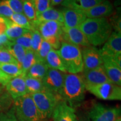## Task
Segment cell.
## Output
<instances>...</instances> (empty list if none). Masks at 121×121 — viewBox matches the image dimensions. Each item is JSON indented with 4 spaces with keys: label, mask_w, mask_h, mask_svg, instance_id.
<instances>
[{
    "label": "cell",
    "mask_w": 121,
    "mask_h": 121,
    "mask_svg": "<svg viewBox=\"0 0 121 121\" xmlns=\"http://www.w3.org/2000/svg\"><path fill=\"white\" fill-rule=\"evenodd\" d=\"M33 31L29 30L28 32L24 34L23 35L21 36L17 39L12 40V42L17 43L18 44L22 45V47L25 49H28L31 48V36H32Z\"/></svg>",
    "instance_id": "30"
},
{
    "label": "cell",
    "mask_w": 121,
    "mask_h": 121,
    "mask_svg": "<svg viewBox=\"0 0 121 121\" xmlns=\"http://www.w3.org/2000/svg\"><path fill=\"white\" fill-rule=\"evenodd\" d=\"M83 62V71L94 69L103 64L102 56L99 49L95 47H84L81 50Z\"/></svg>",
    "instance_id": "9"
},
{
    "label": "cell",
    "mask_w": 121,
    "mask_h": 121,
    "mask_svg": "<svg viewBox=\"0 0 121 121\" xmlns=\"http://www.w3.org/2000/svg\"><path fill=\"white\" fill-rule=\"evenodd\" d=\"M105 0H65L61 5L75 10H84L90 9Z\"/></svg>",
    "instance_id": "19"
},
{
    "label": "cell",
    "mask_w": 121,
    "mask_h": 121,
    "mask_svg": "<svg viewBox=\"0 0 121 121\" xmlns=\"http://www.w3.org/2000/svg\"><path fill=\"white\" fill-rule=\"evenodd\" d=\"M9 19L16 25L24 29L31 30V31L37 30L35 22L29 20L23 13H13Z\"/></svg>",
    "instance_id": "23"
},
{
    "label": "cell",
    "mask_w": 121,
    "mask_h": 121,
    "mask_svg": "<svg viewBox=\"0 0 121 121\" xmlns=\"http://www.w3.org/2000/svg\"><path fill=\"white\" fill-rule=\"evenodd\" d=\"M11 42L5 34L0 35V49H7Z\"/></svg>",
    "instance_id": "40"
},
{
    "label": "cell",
    "mask_w": 121,
    "mask_h": 121,
    "mask_svg": "<svg viewBox=\"0 0 121 121\" xmlns=\"http://www.w3.org/2000/svg\"><path fill=\"white\" fill-rule=\"evenodd\" d=\"M99 51L102 56L114 57L121 54V33L112 31Z\"/></svg>",
    "instance_id": "12"
},
{
    "label": "cell",
    "mask_w": 121,
    "mask_h": 121,
    "mask_svg": "<svg viewBox=\"0 0 121 121\" xmlns=\"http://www.w3.org/2000/svg\"><path fill=\"white\" fill-rule=\"evenodd\" d=\"M33 1L37 14L43 13L52 7L51 0H33Z\"/></svg>",
    "instance_id": "32"
},
{
    "label": "cell",
    "mask_w": 121,
    "mask_h": 121,
    "mask_svg": "<svg viewBox=\"0 0 121 121\" xmlns=\"http://www.w3.org/2000/svg\"><path fill=\"white\" fill-rule=\"evenodd\" d=\"M23 1V13L25 16L30 21H36L37 13L34 3L31 0H22Z\"/></svg>",
    "instance_id": "29"
},
{
    "label": "cell",
    "mask_w": 121,
    "mask_h": 121,
    "mask_svg": "<svg viewBox=\"0 0 121 121\" xmlns=\"http://www.w3.org/2000/svg\"><path fill=\"white\" fill-rule=\"evenodd\" d=\"M76 121H90V119L89 118L88 114H82L80 116H77Z\"/></svg>",
    "instance_id": "42"
},
{
    "label": "cell",
    "mask_w": 121,
    "mask_h": 121,
    "mask_svg": "<svg viewBox=\"0 0 121 121\" xmlns=\"http://www.w3.org/2000/svg\"><path fill=\"white\" fill-rule=\"evenodd\" d=\"M88 116L91 121H116L121 117V108L96 103L91 108Z\"/></svg>",
    "instance_id": "7"
},
{
    "label": "cell",
    "mask_w": 121,
    "mask_h": 121,
    "mask_svg": "<svg viewBox=\"0 0 121 121\" xmlns=\"http://www.w3.org/2000/svg\"><path fill=\"white\" fill-rule=\"evenodd\" d=\"M105 72L111 82L121 86V69L115 63L111 57L102 56Z\"/></svg>",
    "instance_id": "18"
},
{
    "label": "cell",
    "mask_w": 121,
    "mask_h": 121,
    "mask_svg": "<svg viewBox=\"0 0 121 121\" xmlns=\"http://www.w3.org/2000/svg\"><path fill=\"white\" fill-rule=\"evenodd\" d=\"M57 52L66 72L78 74L83 71V62L81 49L76 45L62 41Z\"/></svg>",
    "instance_id": "3"
},
{
    "label": "cell",
    "mask_w": 121,
    "mask_h": 121,
    "mask_svg": "<svg viewBox=\"0 0 121 121\" xmlns=\"http://www.w3.org/2000/svg\"><path fill=\"white\" fill-rule=\"evenodd\" d=\"M37 22V21H36ZM37 22V30L41 34L43 39L58 36L60 38L63 32L64 24L56 21H48ZM61 39V38H60Z\"/></svg>",
    "instance_id": "14"
},
{
    "label": "cell",
    "mask_w": 121,
    "mask_h": 121,
    "mask_svg": "<svg viewBox=\"0 0 121 121\" xmlns=\"http://www.w3.org/2000/svg\"><path fill=\"white\" fill-rule=\"evenodd\" d=\"M14 110L19 121H43L30 94L14 99Z\"/></svg>",
    "instance_id": "4"
},
{
    "label": "cell",
    "mask_w": 121,
    "mask_h": 121,
    "mask_svg": "<svg viewBox=\"0 0 121 121\" xmlns=\"http://www.w3.org/2000/svg\"><path fill=\"white\" fill-rule=\"evenodd\" d=\"M36 21L38 22L48 21H56L63 23L64 19L61 11L51 7L46 11H44L43 13H37Z\"/></svg>",
    "instance_id": "21"
},
{
    "label": "cell",
    "mask_w": 121,
    "mask_h": 121,
    "mask_svg": "<svg viewBox=\"0 0 121 121\" xmlns=\"http://www.w3.org/2000/svg\"><path fill=\"white\" fill-rule=\"evenodd\" d=\"M51 49H52L51 45L47 42L45 41L44 39H43L37 53L38 60L45 62L47 56L48 55V53L49 52Z\"/></svg>",
    "instance_id": "31"
},
{
    "label": "cell",
    "mask_w": 121,
    "mask_h": 121,
    "mask_svg": "<svg viewBox=\"0 0 121 121\" xmlns=\"http://www.w3.org/2000/svg\"><path fill=\"white\" fill-rule=\"evenodd\" d=\"M44 40L51 45L53 49L57 50V51L60 49L61 46L62 40L58 36H54V37L48 38Z\"/></svg>",
    "instance_id": "39"
},
{
    "label": "cell",
    "mask_w": 121,
    "mask_h": 121,
    "mask_svg": "<svg viewBox=\"0 0 121 121\" xmlns=\"http://www.w3.org/2000/svg\"><path fill=\"white\" fill-rule=\"evenodd\" d=\"M31 1H33V0H31Z\"/></svg>",
    "instance_id": "45"
},
{
    "label": "cell",
    "mask_w": 121,
    "mask_h": 121,
    "mask_svg": "<svg viewBox=\"0 0 121 121\" xmlns=\"http://www.w3.org/2000/svg\"><path fill=\"white\" fill-rule=\"evenodd\" d=\"M87 18H101L111 16L114 13V7L108 0L86 10H80Z\"/></svg>",
    "instance_id": "15"
},
{
    "label": "cell",
    "mask_w": 121,
    "mask_h": 121,
    "mask_svg": "<svg viewBox=\"0 0 121 121\" xmlns=\"http://www.w3.org/2000/svg\"><path fill=\"white\" fill-rule=\"evenodd\" d=\"M121 11H117L114 16L110 18V25L112 28L114 29L115 31L121 33Z\"/></svg>",
    "instance_id": "37"
},
{
    "label": "cell",
    "mask_w": 121,
    "mask_h": 121,
    "mask_svg": "<svg viewBox=\"0 0 121 121\" xmlns=\"http://www.w3.org/2000/svg\"><path fill=\"white\" fill-rule=\"evenodd\" d=\"M28 94H34L47 90L44 86L42 80L24 76Z\"/></svg>",
    "instance_id": "25"
},
{
    "label": "cell",
    "mask_w": 121,
    "mask_h": 121,
    "mask_svg": "<svg viewBox=\"0 0 121 121\" xmlns=\"http://www.w3.org/2000/svg\"><path fill=\"white\" fill-rule=\"evenodd\" d=\"M49 67L45 62L38 60L30 68L25 74V76L42 80L44 78Z\"/></svg>",
    "instance_id": "20"
},
{
    "label": "cell",
    "mask_w": 121,
    "mask_h": 121,
    "mask_svg": "<svg viewBox=\"0 0 121 121\" xmlns=\"http://www.w3.org/2000/svg\"><path fill=\"white\" fill-rule=\"evenodd\" d=\"M82 72L83 74L81 76L85 84L86 88L105 82H111L106 75L103 65L94 69Z\"/></svg>",
    "instance_id": "11"
},
{
    "label": "cell",
    "mask_w": 121,
    "mask_h": 121,
    "mask_svg": "<svg viewBox=\"0 0 121 121\" xmlns=\"http://www.w3.org/2000/svg\"><path fill=\"white\" fill-rule=\"evenodd\" d=\"M7 50L13 56V58L17 60L21 66V64L26 54V49L22 47V45L11 41Z\"/></svg>",
    "instance_id": "27"
},
{
    "label": "cell",
    "mask_w": 121,
    "mask_h": 121,
    "mask_svg": "<svg viewBox=\"0 0 121 121\" xmlns=\"http://www.w3.org/2000/svg\"><path fill=\"white\" fill-rule=\"evenodd\" d=\"M30 94L43 120L51 117L57 103L62 99L60 95L48 90Z\"/></svg>",
    "instance_id": "5"
},
{
    "label": "cell",
    "mask_w": 121,
    "mask_h": 121,
    "mask_svg": "<svg viewBox=\"0 0 121 121\" xmlns=\"http://www.w3.org/2000/svg\"><path fill=\"white\" fill-rule=\"evenodd\" d=\"M0 63H15L19 65L17 60L13 58L7 49H0Z\"/></svg>",
    "instance_id": "35"
},
{
    "label": "cell",
    "mask_w": 121,
    "mask_h": 121,
    "mask_svg": "<svg viewBox=\"0 0 121 121\" xmlns=\"http://www.w3.org/2000/svg\"><path fill=\"white\" fill-rule=\"evenodd\" d=\"M13 13V12L4 0L0 1V16L10 18Z\"/></svg>",
    "instance_id": "36"
},
{
    "label": "cell",
    "mask_w": 121,
    "mask_h": 121,
    "mask_svg": "<svg viewBox=\"0 0 121 121\" xmlns=\"http://www.w3.org/2000/svg\"><path fill=\"white\" fill-rule=\"evenodd\" d=\"M116 121H121V117H120L119 118H118Z\"/></svg>",
    "instance_id": "44"
},
{
    "label": "cell",
    "mask_w": 121,
    "mask_h": 121,
    "mask_svg": "<svg viewBox=\"0 0 121 121\" xmlns=\"http://www.w3.org/2000/svg\"><path fill=\"white\" fill-rule=\"evenodd\" d=\"M54 121H76L75 109L60 99L57 103L52 114Z\"/></svg>",
    "instance_id": "13"
},
{
    "label": "cell",
    "mask_w": 121,
    "mask_h": 121,
    "mask_svg": "<svg viewBox=\"0 0 121 121\" xmlns=\"http://www.w3.org/2000/svg\"><path fill=\"white\" fill-rule=\"evenodd\" d=\"M0 121H19L15 114L14 108L6 112L0 113Z\"/></svg>",
    "instance_id": "38"
},
{
    "label": "cell",
    "mask_w": 121,
    "mask_h": 121,
    "mask_svg": "<svg viewBox=\"0 0 121 121\" xmlns=\"http://www.w3.org/2000/svg\"><path fill=\"white\" fill-rule=\"evenodd\" d=\"M12 78L10 76L7 75L0 69V84L5 85L7 82Z\"/></svg>",
    "instance_id": "41"
},
{
    "label": "cell",
    "mask_w": 121,
    "mask_h": 121,
    "mask_svg": "<svg viewBox=\"0 0 121 121\" xmlns=\"http://www.w3.org/2000/svg\"><path fill=\"white\" fill-rule=\"evenodd\" d=\"M43 39L42 37L41 34H40V33L38 30L33 31L32 36H31V49L35 53H37Z\"/></svg>",
    "instance_id": "33"
},
{
    "label": "cell",
    "mask_w": 121,
    "mask_h": 121,
    "mask_svg": "<svg viewBox=\"0 0 121 121\" xmlns=\"http://www.w3.org/2000/svg\"><path fill=\"white\" fill-rule=\"evenodd\" d=\"M78 28L85 35L89 44L95 47L105 43L113 29L106 17L87 18Z\"/></svg>",
    "instance_id": "1"
},
{
    "label": "cell",
    "mask_w": 121,
    "mask_h": 121,
    "mask_svg": "<svg viewBox=\"0 0 121 121\" xmlns=\"http://www.w3.org/2000/svg\"><path fill=\"white\" fill-rule=\"evenodd\" d=\"M65 74V72L57 69H48L44 78L42 79L45 88L60 96L64 82Z\"/></svg>",
    "instance_id": "8"
},
{
    "label": "cell",
    "mask_w": 121,
    "mask_h": 121,
    "mask_svg": "<svg viewBox=\"0 0 121 121\" xmlns=\"http://www.w3.org/2000/svg\"><path fill=\"white\" fill-rule=\"evenodd\" d=\"M86 87L81 75L66 73L60 94L62 99L75 108L83 102L85 96Z\"/></svg>",
    "instance_id": "2"
},
{
    "label": "cell",
    "mask_w": 121,
    "mask_h": 121,
    "mask_svg": "<svg viewBox=\"0 0 121 121\" xmlns=\"http://www.w3.org/2000/svg\"><path fill=\"white\" fill-rule=\"evenodd\" d=\"M96 97L104 100H121V87L112 82L87 87L86 88Z\"/></svg>",
    "instance_id": "6"
},
{
    "label": "cell",
    "mask_w": 121,
    "mask_h": 121,
    "mask_svg": "<svg viewBox=\"0 0 121 121\" xmlns=\"http://www.w3.org/2000/svg\"><path fill=\"white\" fill-rule=\"evenodd\" d=\"M0 69L12 78L22 75L21 66L15 63H1Z\"/></svg>",
    "instance_id": "28"
},
{
    "label": "cell",
    "mask_w": 121,
    "mask_h": 121,
    "mask_svg": "<svg viewBox=\"0 0 121 121\" xmlns=\"http://www.w3.org/2000/svg\"><path fill=\"white\" fill-rule=\"evenodd\" d=\"M65 0H51V4H52V6L59 5V4H61Z\"/></svg>",
    "instance_id": "43"
},
{
    "label": "cell",
    "mask_w": 121,
    "mask_h": 121,
    "mask_svg": "<svg viewBox=\"0 0 121 121\" xmlns=\"http://www.w3.org/2000/svg\"><path fill=\"white\" fill-rule=\"evenodd\" d=\"M61 12L64 19L63 24L67 28L78 27L87 19L84 13L80 10L63 7Z\"/></svg>",
    "instance_id": "16"
},
{
    "label": "cell",
    "mask_w": 121,
    "mask_h": 121,
    "mask_svg": "<svg viewBox=\"0 0 121 121\" xmlns=\"http://www.w3.org/2000/svg\"><path fill=\"white\" fill-rule=\"evenodd\" d=\"M5 86L7 91L13 99L28 94L23 75L12 78Z\"/></svg>",
    "instance_id": "17"
},
{
    "label": "cell",
    "mask_w": 121,
    "mask_h": 121,
    "mask_svg": "<svg viewBox=\"0 0 121 121\" xmlns=\"http://www.w3.org/2000/svg\"><path fill=\"white\" fill-rule=\"evenodd\" d=\"M62 30V34L60 37L62 42H68L78 47H86L91 46L85 35L78 27L67 28L64 25Z\"/></svg>",
    "instance_id": "10"
},
{
    "label": "cell",
    "mask_w": 121,
    "mask_h": 121,
    "mask_svg": "<svg viewBox=\"0 0 121 121\" xmlns=\"http://www.w3.org/2000/svg\"><path fill=\"white\" fill-rule=\"evenodd\" d=\"M45 63L49 69H57L63 72H66L57 50L53 48L51 49L45 58Z\"/></svg>",
    "instance_id": "22"
},
{
    "label": "cell",
    "mask_w": 121,
    "mask_h": 121,
    "mask_svg": "<svg viewBox=\"0 0 121 121\" xmlns=\"http://www.w3.org/2000/svg\"><path fill=\"white\" fill-rule=\"evenodd\" d=\"M38 60L37 53H35L32 49H26V54L21 64V69L22 72V75L25 76L27 71L35 62Z\"/></svg>",
    "instance_id": "26"
},
{
    "label": "cell",
    "mask_w": 121,
    "mask_h": 121,
    "mask_svg": "<svg viewBox=\"0 0 121 121\" xmlns=\"http://www.w3.org/2000/svg\"><path fill=\"white\" fill-rule=\"evenodd\" d=\"M13 13H23V1L22 0H4Z\"/></svg>",
    "instance_id": "34"
},
{
    "label": "cell",
    "mask_w": 121,
    "mask_h": 121,
    "mask_svg": "<svg viewBox=\"0 0 121 121\" xmlns=\"http://www.w3.org/2000/svg\"><path fill=\"white\" fill-rule=\"evenodd\" d=\"M29 31V30L24 29L16 25L9 19L7 22V28L4 34L11 41L17 39Z\"/></svg>",
    "instance_id": "24"
}]
</instances>
